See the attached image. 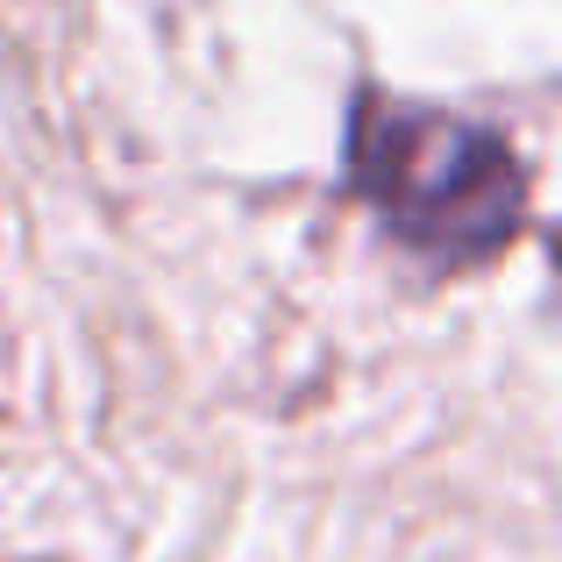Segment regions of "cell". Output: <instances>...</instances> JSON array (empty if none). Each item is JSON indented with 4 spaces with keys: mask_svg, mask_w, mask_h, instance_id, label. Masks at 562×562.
<instances>
[{
    "mask_svg": "<svg viewBox=\"0 0 562 562\" xmlns=\"http://www.w3.org/2000/svg\"><path fill=\"white\" fill-rule=\"evenodd\" d=\"M349 171L398 243L449 263L506 249L527 206V171L506 136L413 100H363L349 122Z\"/></svg>",
    "mask_w": 562,
    "mask_h": 562,
    "instance_id": "cell-1",
    "label": "cell"
}]
</instances>
